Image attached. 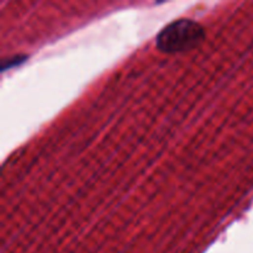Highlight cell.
Segmentation results:
<instances>
[{"label": "cell", "instance_id": "6da1fadb", "mask_svg": "<svg viewBox=\"0 0 253 253\" xmlns=\"http://www.w3.org/2000/svg\"><path fill=\"white\" fill-rule=\"evenodd\" d=\"M205 30L193 19H179L163 27L157 35L156 46L165 53L189 51L203 43Z\"/></svg>", "mask_w": 253, "mask_h": 253}, {"label": "cell", "instance_id": "7a4b0ae2", "mask_svg": "<svg viewBox=\"0 0 253 253\" xmlns=\"http://www.w3.org/2000/svg\"><path fill=\"white\" fill-rule=\"evenodd\" d=\"M24 58H26V57L17 56V57H14V58L5 59L4 64H2V71H6L7 68H10V67H12V66H14V64H20L22 61H25Z\"/></svg>", "mask_w": 253, "mask_h": 253}]
</instances>
